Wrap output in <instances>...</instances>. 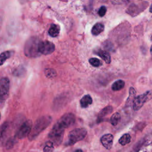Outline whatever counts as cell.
Returning a JSON list of instances; mask_svg holds the SVG:
<instances>
[{"mask_svg":"<svg viewBox=\"0 0 152 152\" xmlns=\"http://www.w3.org/2000/svg\"><path fill=\"white\" fill-rule=\"evenodd\" d=\"M52 117L49 115H45L38 118L34 122L31 128V132L28 135V139L31 141L35 139L44 129H45L51 123Z\"/></svg>","mask_w":152,"mask_h":152,"instance_id":"6da1fadb","label":"cell"},{"mask_svg":"<svg viewBox=\"0 0 152 152\" xmlns=\"http://www.w3.org/2000/svg\"><path fill=\"white\" fill-rule=\"evenodd\" d=\"M40 40L37 37L29 38L24 46V55L28 58H36L41 54L39 51V46Z\"/></svg>","mask_w":152,"mask_h":152,"instance_id":"7a4b0ae2","label":"cell"},{"mask_svg":"<svg viewBox=\"0 0 152 152\" xmlns=\"http://www.w3.org/2000/svg\"><path fill=\"white\" fill-rule=\"evenodd\" d=\"M131 152H152V131L146 135Z\"/></svg>","mask_w":152,"mask_h":152,"instance_id":"3957f363","label":"cell"},{"mask_svg":"<svg viewBox=\"0 0 152 152\" xmlns=\"http://www.w3.org/2000/svg\"><path fill=\"white\" fill-rule=\"evenodd\" d=\"M87 130L84 128H76L69 132L68 135L67 145H71L84 139L87 135Z\"/></svg>","mask_w":152,"mask_h":152,"instance_id":"277c9868","label":"cell"},{"mask_svg":"<svg viewBox=\"0 0 152 152\" xmlns=\"http://www.w3.org/2000/svg\"><path fill=\"white\" fill-rule=\"evenodd\" d=\"M64 130V129L55 124L48 135L50 141L56 145H59L63 140Z\"/></svg>","mask_w":152,"mask_h":152,"instance_id":"5b68a950","label":"cell"},{"mask_svg":"<svg viewBox=\"0 0 152 152\" xmlns=\"http://www.w3.org/2000/svg\"><path fill=\"white\" fill-rule=\"evenodd\" d=\"M151 93L150 91H147L145 93L139 95L135 97L133 101V109L134 110H138L142 107L144 104L151 97Z\"/></svg>","mask_w":152,"mask_h":152,"instance_id":"8992f818","label":"cell"},{"mask_svg":"<svg viewBox=\"0 0 152 152\" xmlns=\"http://www.w3.org/2000/svg\"><path fill=\"white\" fill-rule=\"evenodd\" d=\"M75 121V116L73 113H68L64 114L56 122L59 126L64 129L72 125Z\"/></svg>","mask_w":152,"mask_h":152,"instance_id":"52a82bcc","label":"cell"},{"mask_svg":"<svg viewBox=\"0 0 152 152\" xmlns=\"http://www.w3.org/2000/svg\"><path fill=\"white\" fill-rule=\"evenodd\" d=\"M32 128V122L31 120H27L22 124L16 132L15 137L18 139H23L29 135Z\"/></svg>","mask_w":152,"mask_h":152,"instance_id":"ba28073f","label":"cell"},{"mask_svg":"<svg viewBox=\"0 0 152 152\" xmlns=\"http://www.w3.org/2000/svg\"><path fill=\"white\" fill-rule=\"evenodd\" d=\"M10 90V80L7 77L0 79V102H5L8 97Z\"/></svg>","mask_w":152,"mask_h":152,"instance_id":"9c48e42d","label":"cell"},{"mask_svg":"<svg viewBox=\"0 0 152 152\" xmlns=\"http://www.w3.org/2000/svg\"><path fill=\"white\" fill-rule=\"evenodd\" d=\"M55 49V45L50 41H41L39 43V51L40 54H43L45 55H49L53 52Z\"/></svg>","mask_w":152,"mask_h":152,"instance_id":"30bf717a","label":"cell"},{"mask_svg":"<svg viewBox=\"0 0 152 152\" xmlns=\"http://www.w3.org/2000/svg\"><path fill=\"white\" fill-rule=\"evenodd\" d=\"M138 6L139 5H138V4H131L128 8L126 12H128L132 16H135L136 15H138L140 12H141L142 11L144 10V9H145L147 7H145L144 4H141L139 7Z\"/></svg>","mask_w":152,"mask_h":152,"instance_id":"8fae6325","label":"cell"},{"mask_svg":"<svg viewBox=\"0 0 152 152\" xmlns=\"http://www.w3.org/2000/svg\"><path fill=\"white\" fill-rule=\"evenodd\" d=\"M113 136L110 134L103 135L100 138V142L102 145L107 150H110L113 144Z\"/></svg>","mask_w":152,"mask_h":152,"instance_id":"7c38bea8","label":"cell"},{"mask_svg":"<svg viewBox=\"0 0 152 152\" xmlns=\"http://www.w3.org/2000/svg\"><path fill=\"white\" fill-rule=\"evenodd\" d=\"M10 128V124L8 122H4L0 126V144H2L6 139L8 130Z\"/></svg>","mask_w":152,"mask_h":152,"instance_id":"4fadbf2b","label":"cell"},{"mask_svg":"<svg viewBox=\"0 0 152 152\" xmlns=\"http://www.w3.org/2000/svg\"><path fill=\"white\" fill-rule=\"evenodd\" d=\"M98 56H99L102 59H103L106 63L109 64L111 61V58L110 54L105 50H102L100 49H98L96 53Z\"/></svg>","mask_w":152,"mask_h":152,"instance_id":"5bb4252c","label":"cell"},{"mask_svg":"<svg viewBox=\"0 0 152 152\" xmlns=\"http://www.w3.org/2000/svg\"><path fill=\"white\" fill-rule=\"evenodd\" d=\"M104 26L103 24L100 23H97L93 26L91 29V33L94 36H97L104 30Z\"/></svg>","mask_w":152,"mask_h":152,"instance_id":"9a60e30c","label":"cell"},{"mask_svg":"<svg viewBox=\"0 0 152 152\" xmlns=\"http://www.w3.org/2000/svg\"><path fill=\"white\" fill-rule=\"evenodd\" d=\"M92 102H93L92 98L89 94L85 95L80 100L81 106L83 108L87 107L89 105H90L92 103Z\"/></svg>","mask_w":152,"mask_h":152,"instance_id":"2e32d148","label":"cell"},{"mask_svg":"<svg viewBox=\"0 0 152 152\" xmlns=\"http://www.w3.org/2000/svg\"><path fill=\"white\" fill-rule=\"evenodd\" d=\"M59 31H60L59 26L57 24H52L48 30V33L51 37H55L59 35Z\"/></svg>","mask_w":152,"mask_h":152,"instance_id":"e0dca14e","label":"cell"},{"mask_svg":"<svg viewBox=\"0 0 152 152\" xmlns=\"http://www.w3.org/2000/svg\"><path fill=\"white\" fill-rule=\"evenodd\" d=\"M125 86V82L122 80H118L115 81L112 85V89L113 91H119Z\"/></svg>","mask_w":152,"mask_h":152,"instance_id":"ac0fdd59","label":"cell"},{"mask_svg":"<svg viewBox=\"0 0 152 152\" xmlns=\"http://www.w3.org/2000/svg\"><path fill=\"white\" fill-rule=\"evenodd\" d=\"M12 55L11 51H5L0 54V65H2L4 62L11 57Z\"/></svg>","mask_w":152,"mask_h":152,"instance_id":"d6986e66","label":"cell"},{"mask_svg":"<svg viewBox=\"0 0 152 152\" xmlns=\"http://www.w3.org/2000/svg\"><path fill=\"white\" fill-rule=\"evenodd\" d=\"M131 137L129 134H124L119 140V143L122 145H125L131 142Z\"/></svg>","mask_w":152,"mask_h":152,"instance_id":"ffe728a7","label":"cell"},{"mask_svg":"<svg viewBox=\"0 0 152 152\" xmlns=\"http://www.w3.org/2000/svg\"><path fill=\"white\" fill-rule=\"evenodd\" d=\"M120 119H121V115L118 112H116L113 113L110 119V122L112 125L116 126V125H118V124L120 121Z\"/></svg>","mask_w":152,"mask_h":152,"instance_id":"44dd1931","label":"cell"},{"mask_svg":"<svg viewBox=\"0 0 152 152\" xmlns=\"http://www.w3.org/2000/svg\"><path fill=\"white\" fill-rule=\"evenodd\" d=\"M112 107L110 106H108L105 107L104 108H103L99 113V118H102L105 116H106L107 115H109V113H110L112 112Z\"/></svg>","mask_w":152,"mask_h":152,"instance_id":"7402d4cb","label":"cell"},{"mask_svg":"<svg viewBox=\"0 0 152 152\" xmlns=\"http://www.w3.org/2000/svg\"><path fill=\"white\" fill-rule=\"evenodd\" d=\"M26 71L23 66H18L13 71L12 74L15 77H21L24 75Z\"/></svg>","mask_w":152,"mask_h":152,"instance_id":"603a6c76","label":"cell"},{"mask_svg":"<svg viewBox=\"0 0 152 152\" xmlns=\"http://www.w3.org/2000/svg\"><path fill=\"white\" fill-rule=\"evenodd\" d=\"M45 74L46 76V77L49 78H52L56 75V72L53 69L46 68L45 70Z\"/></svg>","mask_w":152,"mask_h":152,"instance_id":"cb8c5ba5","label":"cell"},{"mask_svg":"<svg viewBox=\"0 0 152 152\" xmlns=\"http://www.w3.org/2000/svg\"><path fill=\"white\" fill-rule=\"evenodd\" d=\"M53 150V143L51 141L46 142L43 148V152H52Z\"/></svg>","mask_w":152,"mask_h":152,"instance_id":"d4e9b609","label":"cell"},{"mask_svg":"<svg viewBox=\"0 0 152 152\" xmlns=\"http://www.w3.org/2000/svg\"><path fill=\"white\" fill-rule=\"evenodd\" d=\"M89 62H90V64L92 66H93L94 67H99L100 65H102L101 61L99 59H97L96 58H90L89 59Z\"/></svg>","mask_w":152,"mask_h":152,"instance_id":"484cf974","label":"cell"},{"mask_svg":"<svg viewBox=\"0 0 152 152\" xmlns=\"http://www.w3.org/2000/svg\"><path fill=\"white\" fill-rule=\"evenodd\" d=\"M106 11H107L106 7L105 6H102V7L99 8V11H98V14H99V15L100 16V17H103V16L105 15V14H106Z\"/></svg>","mask_w":152,"mask_h":152,"instance_id":"4316f807","label":"cell"},{"mask_svg":"<svg viewBox=\"0 0 152 152\" xmlns=\"http://www.w3.org/2000/svg\"><path fill=\"white\" fill-rule=\"evenodd\" d=\"M14 139H11L10 140H9L7 143H6V146L7 148H11L14 145Z\"/></svg>","mask_w":152,"mask_h":152,"instance_id":"83f0119b","label":"cell"},{"mask_svg":"<svg viewBox=\"0 0 152 152\" xmlns=\"http://www.w3.org/2000/svg\"><path fill=\"white\" fill-rule=\"evenodd\" d=\"M74 152H83V150H81V149H77L76 150L74 151Z\"/></svg>","mask_w":152,"mask_h":152,"instance_id":"f1b7e54d","label":"cell"},{"mask_svg":"<svg viewBox=\"0 0 152 152\" xmlns=\"http://www.w3.org/2000/svg\"><path fill=\"white\" fill-rule=\"evenodd\" d=\"M150 10V12L152 13V4H151V5L150 7V10Z\"/></svg>","mask_w":152,"mask_h":152,"instance_id":"f546056e","label":"cell"},{"mask_svg":"<svg viewBox=\"0 0 152 152\" xmlns=\"http://www.w3.org/2000/svg\"><path fill=\"white\" fill-rule=\"evenodd\" d=\"M150 53H151V54L152 55V45H151V48H150Z\"/></svg>","mask_w":152,"mask_h":152,"instance_id":"4dcf8cb0","label":"cell"},{"mask_svg":"<svg viewBox=\"0 0 152 152\" xmlns=\"http://www.w3.org/2000/svg\"><path fill=\"white\" fill-rule=\"evenodd\" d=\"M1 113H0V119H1Z\"/></svg>","mask_w":152,"mask_h":152,"instance_id":"1f68e13d","label":"cell"}]
</instances>
